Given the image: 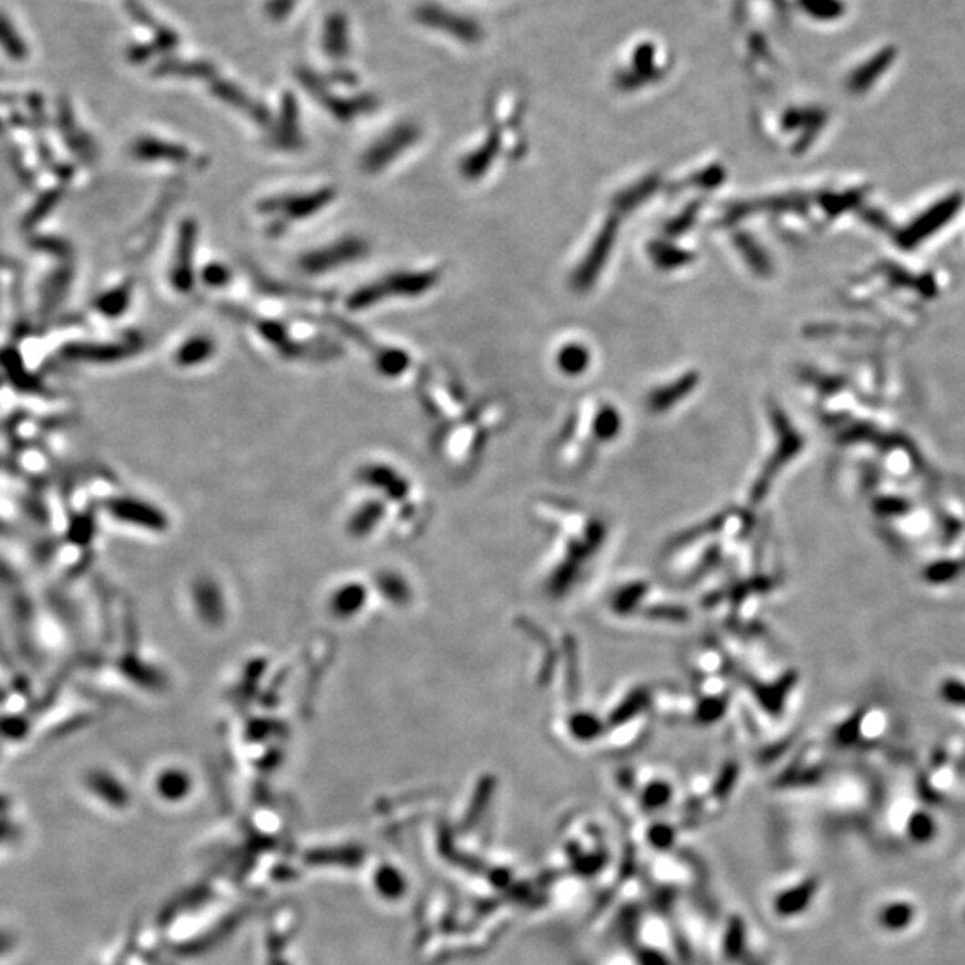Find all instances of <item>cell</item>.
I'll use <instances>...</instances> for the list:
<instances>
[{"label":"cell","mask_w":965,"mask_h":965,"mask_svg":"<svg viewBox=\"0 0 965 965\" xmlns=\"http://www.w3.org/2000/svg\"><path fill=\"white\" fill-rule=\"evenodd\" d=\"M529 511L548 539L539 587L552 602H565L596 574L611 544V524L594 508L552 496L535 498Z\"/></svg>","instance_id":"6da1fadb"},{"label":"cell","mask_w":965,"mask_h":965,"mask_svg":"<svg viewBox=\"0 0 965 965\" xmlns=\"http://www.w3.org/2000/svg\"><path fill=\"white\" fill-rule=\"evenodd\" d=\"M622 431L624 418L617 406L589 399L570 415L552 444V465L565 476H581L592 467L599 451L615 444Z\"/></svg>","instance_id":"7a4b0ae2"},{"label":"cell","mask_w":965,"mask_h":965,"mask_svg":"<svg viewBox=\"0 0 965 965\" xmlns=\"http://www.w3.org/2000/svg\"><path fill=\"white\" fill-rule=\"evenodd\" d=\"M604 611L624 626L682 628L689 624V606L642 576L619 580L604 596Z\"/></svg>","instance_id":"3957f363"},{"label":"cell","mask_w":965,"mask_h":965,"mask_svg":"<svg viewBox=\"0 0 965 965\" xmlns=\"http://www.w3.org/2000/svg\"><path fill=\"white\" fill-rule=\"evenodd\" d=\"M599 713L604 723L602 744L613 749L639 745L651 734L652 717L656 715L654 690L645 683L624 685L611 693Z\"/></svg>","instance_id":"277c9868"},{"label":"cell","mask_w":965,"mask_h":965,"mask_svg":"<svg viewBox=\"0 0 965 965\" xmlns=\"http://www.w3.org/2000/svg\"><path fill=\"white\" fill-rule=\"evenodd\" d=\"M551 734L572 747H589L592 744H602L604 723L594 708L567 703L554 712Z\"/></svg>","instance_id":"5b68a950"},{"label":"cell","mask_w":965,"mask_h":965,"mask_svg":"<svg viewBox=\"0 0 965 965\" xmlns=\"http://www.w3.org/2000/svg\"><path fill=\"white\" fill-rule=\"evenodd\" d=\"M440 281L438 271H416V272H401L388 277L385 282L370 284L358 290L351 299L349 306L353 310H364L385 297H418L431 290Z\"/></svg>","instance_id":"8992f818"},{"label":"cell","mask_w":965,"mask_h":965,"mask_svg":"<svg viewBox=\"0 0 965 965\" xmlns=\"http://www.w3.org/2000/svg\"><path fill=\"white\" fill-rule=\"evenodd\" d=\"M365 251H367L365 241L358 238H347L327 249L306 254L301 260V269L308 274H323V272L334 271L338 267H344L345 263H351L362 258Z\"/></svg>","instance_id":"52a82bcc"},{"label":"cell","mask_w":965,"mask_h":965,"mask_svg":"<svg viewBox=\"0 0 965 965\" xmlns=\"http://www.w3.org/2000/svg\"><path fill=\"white\" fill-rule=\"evenodd\" d=\"M334 199L333 190H319L310 195H293V197H277L265 200L262 211L267 213H284L288 219H306L323 210Z\"/></svg>","instance_id":"ba28073f"},{"label":"cell","mask_w":965,"mask_h":965,"mask_svg":"<svg viewBox=\"0 0 965 965\" xmlns=\"http://www.w3.org/2000/svg\"><path fill=\"white\" fill-rule=\"evenodd\" d=\"M695 385H697V375L690 372L682 377H676V381L669 385L658 386L647 397V410L654 414H665L672 410L674 405L682 403L689 395L690 390L695 388Z\"/></svg>","instance_id":"9c48e42d"},{"label":"cell","mask_w":965,"mask_h":965,"mask_svg":"<svg viewBox=\"0 0 965 965\" xmlns=\"http://www.w3.org/2000/svg\"><path fill=\"white\" fill-rule=\"evenodd\" d=\"M592 362L590 347L581 340H563L556 353L558 368L567 375H581Z\"/></svg>","instance_id":"30bf717a"},{"label":"cell","mask_w":965,"mask_h":965,"mask_svg":"<svg viewBox=\"0 0 965 965\" xmlns=\"http://www.w3.org/2000/svg\"><path fill=\"white\" fill-rule=\"evenodd\" d=\"M193 243H195V226L191 222H186L181 230V240L178 247V260L172 271V282L178 290L188 292L191 288V254H193Z\"/></svg>","instance_id":"8fae6325"},{"label":"cell","mask_w":965,"mask_h":965,"mask_svg":"<svg viewBox=\"0 0 965 965\" xmlns=\"http://www.w3.org/2000/svg\"><path fill=\"white\" fill-rule=\"evenodd\" d=\"M215 353V344L206 336H195L184 342L181 349H178L176 362L181 367H195L206 360H210Z\"/></svg>","instance_id":"7c38bea8"},{"label":"cell","mask_w":965,"mask_h":965,"mask_svg":"<svg viewBox=\"0 0 965 965\" xmlns=\"http://www.w3.org/2000/svg\"><path fill=\"white\" fill-rule=\"evenodd\" d=\"M914 918V907L909 903H894L881 910L879 920L888 929H903Z\"/></svg>","instance_id":"4fadbf2b"},{"label":"cell","mask_w":965,"mask_h":965,"mask_svg":"<svg viewBox=\"0 0 965 965\" xmlns=\"http://www.w3.org/2000/svg\"><path fill=\"white\" fill-rule=\"evenodd\" d=\"M410 367V356L401 349H385L377 353V368L385 375H399Z\"/></svg>","instance_id":"5bb4252c"},{"label":"cell","mask_w":965,"mask_h":965,"mask_svg":"<svg viewBox=\"0 0 965 965\" xmlns=\"http://www.w3.org/2000/svg\"><path fill=\"white\" fill-rule=\"evenodd\" d=\"M141 154H143L145 158H149V159H161V158H165L167 161H180V163L190 161V159H191V156H190L184 149H181V147L178 149V147H170V145H167V143L163 145V143H154V141H152V143L149 141V143L141 149Z\"/></svg>","instance_id":"9a60e30c"},{"label":"cell","mask_w":965,"mask_h":965,"mask_svg":"<svg viewBox=\"0 0 965 965\" xmlns=\"http://www.w3.org/2000/svg\"><path fill=\"white\" fill-rule=\"evenodd\" d=\"M910 831H912V837H914L916 840L926 842V840L931 838L935 827H933L931 821H929L926 816H919L918 819H914V823H912V826H910Z\"/></svg>","instance_id":"2e32d148"},{"label":"cell","mask_w":965,"mask_h":965,"mask_svg":"<svg viewBox=\"0 0 965 965\" xmlns=\"http://www.w3.org/2000/svg\"><path fill=\"white\" fill-rule=\"evenodd\" d=\"M228 279H230V276H228V271L224 267L211 265L206 271V279L204 281L210 282V284H224V282H228Z\"/></svg>","instance_id":"e0dca14e"}]
</instances>
